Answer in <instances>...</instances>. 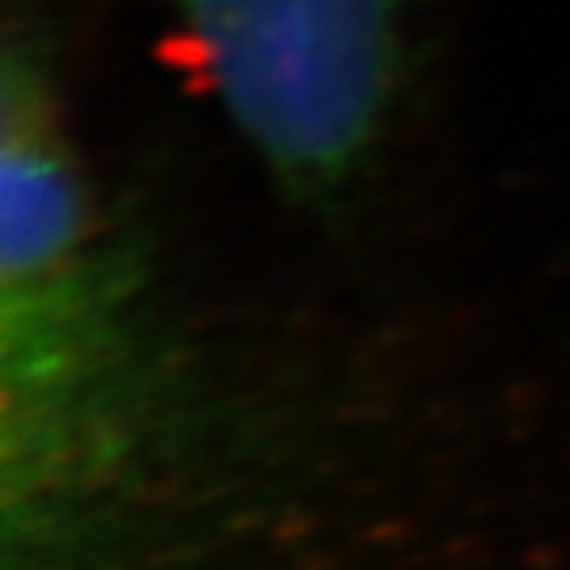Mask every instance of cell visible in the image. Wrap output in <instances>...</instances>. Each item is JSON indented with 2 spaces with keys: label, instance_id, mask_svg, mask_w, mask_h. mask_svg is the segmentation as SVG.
Wrapping results in <instances>:
<instances>
[{
  "label": "cell",
  "instance_id": "obj_2",
  "mask_svg": "<svg viewBox=\"0 0 570 570\" xmlns=\"http://www.w3.org/2000/svg\"><path fill=\"white\" fill-rule=\"evenodd\" d=\"M207 85L296 204L355 195L385 148L406 77L410 0H157Z\"/></svg>",
  "mask_w": 570,
  "mask_h": 570
},
{
  "label": "cell",
  "instance_id": "obj_1",
  "mask_svg": "<svg viewBox=\"0 0 570 570\" xmlns=\"http://www.w3.org/2000/svg\"><path fill=\"white\" fill-rule=\"evenodd\" d=\"M0 499L9 570L115 553L225 456L233 393L94 183L35 35L0 77Z\"/></svg>",
  "mask_w": 570,
  "mask_h": 570
}]
</instances>
